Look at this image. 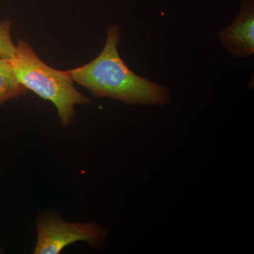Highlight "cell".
<instances>
[{
    "instance_id": "cell-2",
    "label": "cell",
    "mask_w": 254,
    "mask_h": 254,
    "mask_svg": "<svg viewBox=\"0 0 254 254\" xmlns=\"http://www.w3.org/2000/svg\"><path fill=\"white\" fill-rule=\"evenodd\" d=\"M10 61L18 83L55 105L63 127L68 126L74 118L75 105L93 103L76 89L69 71L50 67L26 42H18L14 58Z\"/></svg>"
},
{
    "instance_id": "cell-6",
    "label": "cell",
    "mask_w": 254,
    "mask_h": 254,
    "mask_svg": "<svg viewBox=\"0 0 254 254\" xmlns=\"http://www.w3.org/2000/svg\"><path fill=\"white\" fill-rule=\"evenodd\" d=\"M11 23L10 21H0V58L12 60L16 53V46L11 41Z\"/></svg>"
},
{
    "instance_id": "cell-1",
    "label": "cell",
    "mask_w": 254,
    "mask_h": 254,
    "mask_svg": "<svg viewBox=\"0 0 254 254\" xmlns=\"http://www.w3.org/2000/svg\"><path fill=\"white\" fill-rule=\"evenodd\" d=\"M121 38L118 25L110 26L100 54L81 67L69 70L73 81L98 98H111L128 105H165L172 99L165 87L138 76L119 54Z\"/></svg>"
},
{
    "instance_id": "cell-3",
    "label": "cell",
    "mask_w": 254,
    "mask_h": 254,
    "mask_svg": "<svg viewBox=\"0 0 254 254\" xmlns=\"http://www.w3.org/2000/svg\"><path fill=\"white\" fill-rule=\"evenodd\" d=\"M35 254H59L67 246L84 242L97 250L104 248L108 232L95 222L65 221L58 214L43 212L36 221Z\"/></svg>"
},
{
    "instance_id": "cell-5",
    "label": "cell",
    "mask_w": 254,
    "mask_h": 254,
    "mask_svg": "<svg viewBox=\"0 0 254 254\" xmlns=\"http://www.w3.org/2000/svg\"><path fill=\"white\" fill-rule=\"evenodd\" d=\"M27 89L18 83L9 60L0 58V106L5 102L23 96Z\"/></svg>"
},
{
    "instance_id": "cell-4",
    "label": "cell",
    "mask_w": 254,
    "mask_h": 254,
    "mask_svg": "<svg viewBox=\"0 0 254 254\" xmlns=\"http://www.w3.org/2000/svg\"><path fill=\"white\" fill-rule=\"evenodd\" d=\"M224 47L233 56L249 58L254 53V1L243 0L233 22L218 32Z\"/></svg>"
}]
</instances>
